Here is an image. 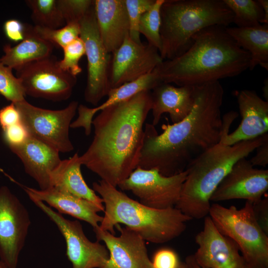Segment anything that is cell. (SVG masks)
<instances>
[{
  "mask_svg": "<svg viewBox=\"0 0 268 268\" xmlns=\"http://www.w3.org/2000/svg\"><path fill=\"white\" fill-rule=\"evenodd\" d=\"M160 15L163 60L184 53L200 30L213 25L227 27L234 17L223 0H165Z\"/></svg>",
  "mask_w": 268,
  "mask_h": 268,
  "instance_id": "cell-6",
  "label": "cell"
},
{
  "mask_svg": "<svg viewBox=\"0 0 268 268\" xmlns=\"http://www.w3.org/2000/svg\"><path fill=\"white\" fill-rule=\"evenodd\" d=\"M163 61L156 48L135 42L129 35L112 53L109 73L111 89L152 72Z\"/></svg>",
  "mask_w": 268,
  "mask_h": 268,
  "instance_id": "cell-14",
  "label": "cell"
},
{
  "mask_svg": "<svg viewBox=\"0 0 268 268\" xmlns=\"http://www.w3.org/2000/svg\"><path fill=\"white\" fill-rule=\"evenodd\" d=\"M194 87L193 107L181 121L163 124L160 134L152 124H145L137 167L156 169L166 176L181 173L229 133L238 114L230 111L221 116L224 90L219 81Z\"/></svg>",
  "mask_w": 268,
  "mask_h": 268,
  "instance_id": "cell-1",
  "label": "cell"
},
{
  "mask_svg": "<svg viewBox=\"0 0 268 268\" xmlns=\"http://www.w3.org/2000/svg\"><path fill=\"white\" fill-rule=\"evenodd\" d=\"M178 268H188L185 262H181Z\"/></svg>",
  "mask_w": 268,
  "mask_h": 268,
  "instance_id": "cell-44",
  "label": "cell"
},
{
  "mask_svg": "<svg viewBox=\"0 0 268 268\" xmlns=\"http://www.w3.org/2000/svg\"><path fill=\"white\" fill-rule=\"evenodd\" d=\"M268 190V170L255 168L246 158L236 162L212 194L214 203L235 199L255 202Z\"/></svg>",
  "mask_w": 268,
  "mask_h": 268,
  "instance_id": "cell-16",
  "label": "cell"
},
{
  "mask_svg": "<svg viewBox=\"0 0 268 268\" xmlns=\"http://www.w3.org/2000/svg\"><path fill=\"white\" fill-rule=\"evenodd\" d=\"M0 94L11 102L16 103L25 99V94L19 79L12 69L0 60Z\"/></svg>",
  "mask_w": 268,
  "mask_h": 268,
  "instance_id": "cell-32",
  "label": "cell"
},
{
  "mask_svg": "<svg viewBox=\"0 0 268 268\" xmlns=\"http://www.w3.org/2000/svg\"><path fill=\"white\" fill-rule=\"evenodd\" d=\"M31 224L26 208L5 186L0 187V260L17 268Z\"/></svg>",
  "mask_w": 268,
  "mask_h": 268,
  "instance_id": "cell-12",
  "label": "cell"
},
{
  "mask_svg": "<svg viewBox=\"0 0 268 268\" xmlns=\"http://www.w3.org/2000/svg\"><path fill=\"white\" fill-rule=\"evenodd\" d=\"M152 123L155 126L164 113L173 124L183 120L192 110L195 102L194 86L176 87L161 82L151 91Z\"/></svg>",
  "mask_w": 268,
  "mask_h": 268,
  "instance_id": "cell-22",
  "label": "cell"
},
{
  "mask_svg": "<svg viewBox=\"0 0 268 268\" xmlns=\"http://www.w3.org/2000/svg\"><path fill=\"white\" fill-rule=\"evenodd\" d=\"M165 0H155L151 7L140 18L138 32L146 38L148 44L156 48L159 52L161 48L160 34V10Z\"/></svg>",
  "mask_w": 268,
  "mask_h": 268,
  "instance_id": "cell-29",
  "label": "cell"
},
{
  "mask_svg": "<svg viewBox=\"0 0 268 268\" xmlns=\"http://www.w3.org/2000/svg\"><path fill=\"white\" fill-rule=\"evenodd\" d=\"M66 24L79 23L93 5L91 0H57Z\"/></svg>",
  "mask_w": 268,
  "mask_h": 268,
  "instance_id": "cell-34",
  "label": "cell"
},
{
  "mask_svg": "<svg viewBox=\"0 0 268 268\" xmlns=\"http://www.w3.org/2000/svg\"><path fill=\"white\" fill-rule=\"evenodd\" d=\"M0 268H9L4 263L0 260Z\"/></svg>",
  "mask_w": 268,
  "mask_h": 268,
  "instance_id": "cell-45",
  "label": "cell"
},
{
  "mask_svg": "<svg viewBox=\"0 0 268 268\" xmlns=\"http://www.w3.org/2000/svg\"><path fill=\"white\" fill-rule=\"evenodd\" d=\"M32 29L40 38L62 49L79 37L80 34V24L76 22L67 23L57 29L34 26Z\"/></svg>",
  "mask_w": 268,
  "mask_h": 268,
  "instance_id": "cell-30",
  "label": "cell"
},
{
  "mask_svg": "<svg viewBox=\"0 0 268 268\" xmlns=\"http://www.w3.org/2000/svg\"><path fill=\"white\" fill-rule=\"evenodd\" d=\"M80 37L85 47L87 76L84 99L96 106L110 90L109 73L112 54L105 47L96 22L94 3L79 22Z\"/></svg>",
  "mask_w": 268,
  "mask_h": 268,
  "instance_id": "cell-10",
  "label": "cell"
},
{
  "mask_svg": "<svg viewBox=\"0 0 268 268\" xmlns=\"http://www.w3.org/2000/svg\"><path fill=\"white\" fill-rule=\"evenodd\" d=\"M115 228L120 233L119 236L99 227L93 228L97 241L105 243L109 254L102 268H153L142 237L126 226L117 224Z\"/></svg>",
  "mask_w": 268,
  "mask_h": 268,
  "instance_id": "cell-17",
  "label": "cell"
},
{
  "mask_svg": "<svg viewBox=\"0 0 268 268\" xmlns=\"http://www.w3.org/2000/svg\"><path fill=\"white\" fill-rule=\"evenodd\" d=\"M180 263L178 254L167 248L156 251L151 261L153 268H178Z\"/></svg>",
  "mask_w": 268,
  "mask_h": 268,
  "instance_id": "cell-35",
  "label": "cell"
},
{
  "mask_svg": "<svg viewBox=\"0 0 268 268\" xmlns=\"http://www.w3.org/2000/svg\"><path fill=\"white\" fill-rule=\"evenodd\" d=\"M227 33L250 55L249 69L260 65L268 70V24L250 27H226Z\"/></svg>",
  "mask_w": 268,
  "mask_h": 268,
  "instance_id": "cell-25",
  "label": "cell"
},
{
  "mask_svg": "<svg viewBox=\"0 0 268 268\" xmlns=\"http://www.w3.org/2000/svg\"><path fill=\"white\" fill-rule=\"evenodd\" d=\"M79 156L77 153H75L69 158L61 160L51 175V187L90 201L104 211L102 199L88 187L83 179Z\"/></svg>",
  "mask_w": 268,
  "mask_h": 268,
  "instance_id": "cell-23",
  "label": "cell"
},
{
  "mask_svg": "<svg viewBox=\"0 0 268 268\" xmlns=\"http://www.w3.org/2000/svg\"><path fill=\"white\" fill-rule=\"evenodd\" d=\"M25 3L31 10L35 26L57 29L66 24L57 0H27Z\"/></svg>",
  "mask_w": 268,
  "mask_h": 268,
  "instance_id": "cell-27",
  "label": "cell"
},
{
  "mask_svg": "<svg viewBox=\"0 0 268 268\" xmlns=\"http://www.w3.org/2000/svg\"><path fill=\"white\" fill-rule=\"evenodd\" d=\"M160 83L155 68L149 73L111 89L107 95V100L101 105L92 108V111L95 114L111 105L128 100L142 91H151Z\"/></svg>",
  "mask_w": 268,
  "mask_h": 268,
  "instance_id": "cell-26",
  "label": "cell"
},
{
  "mask_svg": "<svg viewBox=\"0 0 268 268\" xmlns=\"http://www.w3.org/2000/svg\"><path fill=\"white\" fill-rule=\"evenodd\" d=\"M226 27L213 25L200 30L184 53L163 60L155 68L160 82L196 86L235 76L248 69L249 53L237 44Z\"/></svg>",
  "mask_w": 268,
  "mask_h": 268,
  "instance_id": "cell-3",
  "label": "cell"
},
{
  "mask_svg": "<svg viewBox=\"0 0 268 268\" xmlns=\"http://www.w3.org/2000/svg\"><path fill=\"white\" fill-rule=\"evenodd\" d=\"M50 56L16 69L25 95L54 102L68 99L76 83V76L63 70Z\"/></svg>",
  "mask_w": 268,
  "mask_h": 268,
  "instance_id": "cell-9",
  "label": "cell"
},
{
  "mask_svg": "<svg viewBox=\"0 0 268 268\" xmlns=\"http://www.w3.org/2000/svg\"><path fill=\"white\" fill-rule=\"evenodd\" d=\"M186 176V171L166 176L156 169L137 167L118 187L131 191L145 206L164 209L175 207Z\"/></svg>",
  "mask_w": 268,
  "mask_h": 268,
  "instance_id": "cell-11",
  "label": "cell"
},
{
  "mask_svg": "<svg viewBox=\"0 0 268 268\" xmlns=\"http://www.w3.org/2000/svg\"><path fill=\"white\" fill-rule=\"evenodd\" d=\"M104 204V215L99 228L115 234L116 225L122 224L155 244L169 242L182 234L192 219L174 207L158 209L145 206L100 180L92 184Z\"/></svg>",
  "mask_w": 268,
  "mask_h": 268,
  "instance_id": "cell-4",
  "label": "cell"
},
{
  "mask_svg": "<svg viewBox=\"0 0 268 268\" xmlns=\"http://www.w3.org/2000/svg\"><path fill=\"white\" fill-rule=\"evenodd\" d=\"M236 98L241 121L235 130L223 134L220 142L227 145L256 138L268 131V101L248 89L238 92Z\"/></svg>",
  "mask_w": 268,
  "mask_h": 268,
  "instance_id": "cell-18",
  "label": "cell"
},
{
  "mask_svg": "<svg viewBox=\"0 0 268 268\" xmlns=\"http://www.w3.org/2000/svg\"><path fill=\"white\" fill-rule=\"evenodd\" d=\"M195 240L198 248L193 255L201 268H247L237 244L219 231L209 215Z\"/></svg>",
  "mask_w": 268,
  "mask_h": 268,
  "instance_id": "cell-15",
  "label": "cell"
},
{
  "mask_svg": "<svg viewBox=\"0 0 268 268\" xmlns=\"http://www.w3.org/2000/svg\"><path fill=\"white\" fill-rule=\"evenodd\" d=\"M31 200L56 225L63 236L66 255L72 268H102L105 265L109 258L106 247L98 241H90L78 221L65 218L43 201Z\"/></svg>",
  "mask_w": 268,
  "mask_h": 268,
  "instance_id": "cell-13",
  "label": "cell"
},
{
  "mask_svg": "<svg viewBox=\"0 0 268 268\" xmlns=\"http://www.w3.org/2000/svg\"><path fill=\"white\" fill-rule=\"evenodd\" d=\"M252 203L254 214L258 223L268 235V197H263Z\"/></svg>",
  "mask_w": 268,
  "mask_h": 268,
  "instance_id": "cell-38",
  "label": "cell"
},
{
  "mask_svg": "<svg viewBox=\"0 0 268 268\" xmlns=\"http://www.w3.org/2000/svg\"><path fill=\"white\" fill-rule=\"evenodd\" d=\"M258 1L262 7L264 12V19L263 24H268V0H258Z\"/></svg>",
  "mask_w": 268,
  "mask_h": 268,
  "instance_id": "cell-41",
  "label": "cell"
},
{
  "mask_svg": "<svg viewBox=\"0 0 268 268\" xmlns=\"http://www.w3.org/2000/svg\"><path fill=\"white\" fill-rule=\"evenodd\" d=\"M154 1L155 0H125L130 24L129 36L135 42L141 43L138 32L140 18Z\"/></svg>",
  "mask_w": 268,
  "mask_h": 268,
  "instance_id": "cell-33",
  "label": "cell"
},
{
  "mask_svg": "<svg viewBox=\"0 0 268 268\" xmlns=\"http://www.w3.org/2000/svg\"><path fill=\"white\" fill-rule=\"evenodd\" d=\"M2 130L3 139L9 148L22 144L30 135L21 122Z\"/></svg>",
  "mask_w": 268,
  "mask_h": 268,
  "instance_id": "cell-36",
  "label": "cell"
},
{
  "mask_svg": "<svg viewBox=\"0 0 268 268\" xmlns=\"http://www.w3.org/2000/svg\"><path fill=\"white\" fill-rule=\"evenodd\" d=\"M94 8L100 38L107 51L112 54L129 35L125 0H95Z\"/></svg>",
  "mask_w": 268,
  "mask_h": 268,
  "instance_id": "cell-21",
  "label": "cell"
},
{
  "mask_svg": "<svg viewBox=\"0 0 268 268\" xmlns=\"http://www.w3.org/2000/svg\"><path fill=\"white\" fill-rule=\"evenodd\" d=\"M4 174L12 182L21 187L29 199L47 203L61 214L70 215L89 223L93 228L99 227L103 216L98 214L103 211L96 204L52 187L46 190H37L20 184L7 174Z\"/></svg>",
  "mask_w": 268,
  "mask_h": 268,
  "instance_id": "cell-19",
  "label": "cell"
},
{
  "mask_svg": "<svg viewBox=\"0 0 268 268\" xmlns=\"http://www.w3.org/2000/svg\"><path fill=\"white\" fill-rule=\"evenodd\" d=\"M26 29V25L16 19L7 20L3 25L5 36L13 42H20L24 39Z\"/></svg>",
  "mask_w": 268,
  "mask_h": 268,
  "instance_id": "cell-37",
  "label": "cell"
},
{
  "mask_svg": "<svg viewBox=\"0 0 268 268\" xmlns=\"http://www.w3.org/2000/svg\"><path fill=\"white\" fill-rule=\"evenodd\" d=\"M9 149L21 160L25 172L40 190L51 187V175L62 160L57 149L30 135L22 144Z\"/></svg>",
  "mask_w": 268,
  "mask_h": 268,
  "instance_id": "cell-20",
  "label": "cell"
},
{
  "mask_svg": "<svg viewBox=\"0 0 268 268\" xmlns=\"http://www.w3.org/2000/svg\"><path fill=\"white\" fill-rule=\"evenodd\" d=\"M54 46L37 35L32 26L26 25L24 39L12 47L6 44L3 47V55L0 61L12 69L18 68L34 61L51 56Z\"/></svg>",
  "mask_w": 268,
  "mask_h": 268,
  "instance_id": "cell-24",
  "label": "cell"
},
{
  "mask_svg": "<svg viewBox=\"0 0 268 268\" xmlns=\"http://www.w3.org/2000/svg\"><path fill=\"white\" fill-rule=\"evenodd\" d=\"M208 215L219 231L237 244L247 268H268V235L258 223L251 201L240 209L214 203Z\"/></svg>",
  "mask_w": 268,
  "mask_h": 268,
  "instance_id": "cell-7",
  "label": "cell"
},
{
  "mask_svg": "<svg viewBox=\"0 0 268 268\" xmlns=\"http://www.w3.org/2000/svg\"><path fill=\"white\" fill-rule=\"evenodd\" d=\"M268 80L267 78V81H265V85L263 88V95L265 98V100L268 101Z\"/></svg>",
  "mask_w": 268,
  "mask_h": 268,
  "instance_id": "cell-43",
  "label": "cell"
},
{
  "mask_svg": "<svg viewBox=\"0 0 268 268\" xmlns=\"http://www.w3.org/2000/svg\"><path fill=\"white\" fill-rule=\"evenodd\" d=\"M256 154L249 160L253 166L266 167L268 164V134L265 135L263 142L256 148Z\"/></svg>",
  "mask_w": 268,
  "mask_h": 268,
  "instance_id": "cell-40",
  "label": "cell"
},
{
  "mask_svg": "<svg viewBox=\"0 0 268 268\" xmlns=\"http://www.w3.org/2000/svg\"><path fill=\"white\" fill-rule=\"evenodd\" d=\"M13 103L19 112L21 123L31 136L59 152L73 150L69 130L79 105L77 101H72L66 108L56 110L35 106L25 99Z\"/></svg>",
  "mask_w": 268,
  "mask_h": 268,
  "instance_id": "cell-8",
  "label": "cell"
},
{
  "mask_svg": "<svg viewBox=\"0 0 268 268\" xmlns=\"http://www.w3.org/2000/svg\"><path fill=\"white\" fill-rule=\"evenodd\" d=\"M266 134L231 145L220 141L198 156L185 170L186 178L175 207L192 219L208 216L210 198L216 189L236 162L247 157L263 142Z\"/></svg>",
  "mask_w": 268,
  "mask_h": 268,
  "instance_id": "cell-5",
  "label": "cell"
},
{
  "mask_svg": "<svg viewBox=\"0 0 268 268\" xmlns=\"http://www.w3.org/2000/svg\"><path fill=\"white\" fill-rule=\"evenodd\" d=\"M20 122L19 112L13 103L0 110V126L2 130Z\"/></svg>",
  "mask_w": 268,
  "mask_h": 268,
  "instance_id": "cell-39",
  "label": "cell"
},
{
  "mask_svg": "<svg viewBox=\"0 0 268 268\" xmlns=\"http://www.w3.org/2000/svg\"><path fill=\"white\" fill-rule=\"evenodd\" d=\"M185 263L188 268H201L196 262L193 254L186 258Z\"/></svg>",
  "mask_w": 268,
  "mask_h": 268,
  "instance_id": "cell-42",
  "label": "cell"
},
{
  "mask_svg": "<svg viewBox=\"0 0 268 268\" xmlns=\"http://www.w3.org/2000/svg\"><path fill=\"white\" fill-rule=\"evenodd\" d=\"M64 57L58 61L59 67L64 71L76 76L82 71L79 63L85 55L84 43L78 37L65 46L63 48Z\"/></svg>",
  "mask_w": 268,
  "mask_h": 268,
  "instance_id": "cell-31",
  "label": "cell"
},
{
  "mask_svg": "<svg viewBox=\"0 0 268 268\" xmlns=\"http://www.w3.org/2000/svg\"><path fill=\"white\" fill-rule=\"evenodd\" d=\"M151 105V91H144L101 110L92 121L93 140L79 156L82 165L118 187L137 168Z\"/></svg>",
  "mask_w": 268,
  "mask_h": 268,
  "instance_id": "cell-2",
  "label": "cell"
},
{
  "mask_svg": "<svg viewBox=\"0 0 268 268\" xmlns=\"http://www.w3.org/2000/svg\"><path fill=\"white\" fill-rule=\"evenodd\" d=\"M233 14V23L238 27H250L264 23V12L258 1L223 0Z\"/></svg>",
  "mask_w": 268,
  "mask_h": 268,
  "instance_id": "cell-28",
  "label": "cell"
}]
</instances>
